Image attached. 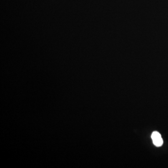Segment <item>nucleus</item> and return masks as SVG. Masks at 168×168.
Returning a JSON list of instances; mask_svg holds the SVG:
<instances>
[{"label":"nucleus","instance_id":"1","mask_svg":"<svg viewBox=\"0 0 168 168\" xmlns=\"http://www.w3.org/2000/svg\"><path fill=\"white\" fill-rule=\"evenodd\" d=\"M151 138L154 144L157 147H161L163 144V140L159 132L157 131L153 132L151 135Z\"/></svg>","mask_w":168,"mask_h":168}]
</instances>
